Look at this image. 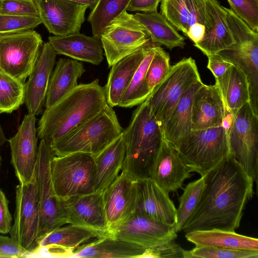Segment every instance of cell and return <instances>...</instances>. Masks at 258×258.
Here are the masks:
<instances>
[{
	"instance_id": "42",
	"label": "cell",
	"mask_w": 258,
	"mask_h": 258,
	"mask_svg": "<svg viewBox=\"0 0 258 258\" xmlns=\"http://www.w3.org/2000/svg\"><path fill=\"white\" fill-rule=\"evenodd\" d=\"M230 10L258 33V0H227Z\"/></svg>"
},
{
	"instance_id": "15",
	"label": "cell",
	"mask_w": 258,
	"mask_h": 258,
	"mask_svg": "<svg viewBox=\"0 0 258 258\" xmlns=\"http://www.w3.org/2000/svg\"><path fill=\"white\" fill-rule=\"evenodd\" d=\"M39 16L50 33L65 36L80 32L89 8L67 0H34Z\"/></svg>"
},
{
	"instance_id": "24",
	"label": "cell",
	"mask_w": 258,
	"mask_h": 258,
	"mask_svg": "<svg viewBox=\"0 0 258 258\" xmlns=\"http://www.w3.org/2000/svg\"><path fill=\"white\" fill-rule=\"evenodd\" d=\"M48 42L56 54L74 59L99 65L104 59L100 37L76 33L48 37Z\"/></svg>"
},
{
	"instance_id": "49",
	"label": "cell",
	"mask_w": 258,
	"mask_h": 258,
	"mask_svg": "<svg viewBox=\"0 0 258 258\" xmlns=\"http://www.w3.org/2000/svg\"><path fill=\"white\" fill-rule=\"evenodd\" d=\"M205 31V26L204 25L196 23L189 27L186 36L195 44L202 40Z\"/></svg>"
},
{
	"instance_id": "4",
	"label": "cell",
	"mask_w": 258,
	"mask_h": 258,
	"mask_svg": "<svg viewBox=\"0 0 258 258\" xmlns=\"http://www.w3.org/2000/svg\"><path fill=\"white\" fill-rule=\"evenodd\" d=\"M122 131L114 110L108 106L49 146L55 156L84 153L95 157L121 135Z\"/></svg>"
},
{
	"instance_id": "3",
	"label": "cell",
	"mask_w": 258,
	"mask_h": 258,
	"mask_svg": "<svg viewBox=\"0 0 258 258\" xmlns=\"http://www.w3.org/2000/svg\"><path fill=\"white\" fill-rule=\"evenodd\" d=\"M122 135L125 155L121 171L134 180L151 178L164 138L161 126L146 100L135 110Z\"/></svg>"
},
{
	"instance_id": "7",
	"label": "cell",
	"mask_w": 258,
	"mask_h": 258,
	"mask_svg": "<svg viewBox=\"0 0 258 258\" xmlns=\"http://www.w3.org/2000/svg\"><path fill=\"white\" fill-rule=\"evenodd\" d=\"M201 80L196 61L191 57L171 66L168 75L146 100L162 128L182 95Z\"/></svg>"
},
{
	"instance_id": "28",
	"label": "cell",
	"mask_w": 258,
	"mask_h": 258,
	"mask_svg": "<svg viewBox=\"0 0 258 258\" xmlns=\"http://www.w3.org/2000/svg\"><path fill=\"white\" fill-rule=\"evenodd\" d=\"M125 155L121 134L111 144L94 157V191L103 192L118 176Z\"/></svg>"
},
{
	"instance_id": "32",
	"label": "cell",
	"mask_w": 258,
	"mask_h": 258,
	"mask_svg": "<svg viewBox=\"0 0 258 258\" xmlns=\"http://www.w3.org/2000/svg\"><path fill=\"white\" fill-rule=\"evenodd\" d=\"M216 83L226 110L233 115L246 103L249 102L248 84L243 71L232 64Z\"/></svg>"
},
{
	"instance_id": "14",
	"label": "cell",
	"mask_w": 258,
	"mask_h": 258,
	"mask_svg": "<svg viewBox=\"0 0 258 258\" xmlns=\"http://www.w3.org/2000/svg\"><path fill=\"white\" fill-rule=\"evenodd\" d=\"M109 235L146 248H152L174 240L175 226L161 223L135 212Z\"/></svg>"
},
{
	"instance_id": "9",
	"label": "cell",
	"mask_w": 258,
	"mask_h": 258,
	"mask_svg": "<svg viewBox=\"0 0 258 258\" xmlns=\"http://www.w3.org/2000/svg\"><path fill=\"white\" fill-rule=\"evenodd\" d=\"M230 156L257 181L258 172V115L249 102L233 115L228 131Z\"/></svg>"
},
{
	"instance_id": "39",
	"label": "cell",
	"mask_w": 258,
	"mask_h": 258,
	"mask_svg": "<svg viewBox=\"0 0 258 258\" xmlns=\"http://www.w3.org/2000/svg\"><path fill=\"white\" fill-rule=\"evenodd\" d=\"M170 68L168 53L157 45L146 73V81L150 94L166 77Z\"/></svg>"
},
{
	"instance_id": "43",
	"label": "cell",
	"mask_w": 258,
	"mask_h": 258,
	"mask_svg": "<svg viewBox=\"0 0 258 258\" xmlns=\"http://www.w3.org/2000/svg\"><path fill=\"white\" fill-rule=\"evenodd\" d=\"M0 14L39 16L34 0H0Z\"/></svg>"
},
{
	"instance_id": "37",
	"label": "cell",
	"mask_w": 258,
	"mask_h": 258,
	"mask_svg": "<svg viewBox=\"0 0 258 258\" xmlns=\"http://www.w3.org/2000/svg\"><path fill=\"white\" fill-rule=\"evenodd\" d=\"M204 186L203 176L188 183L182 195L178 198L179 206L176 209V223L175 230L182 231L184 225L191 217L199 203Z\"/></svg>"
},
{
	"instance_id": "47",
	"label": "cell",
	"mask_w": 258,
	"mask_h": 258,
	"mask_svg": "<svg viewBox=\"0 0 258 258\" xmlns=\"http://www.w3.org/2000/svg\"><path fill=\"white\" fill-rule=\"evenodd\" d=\"M207 68L211 71L215 78L222 76L233 64L222 58L217 53L208 56Z\"/></svg>"
},
{
	"instance_id": "19",
	"label": "cell",
	"mask_w": 258,
	"mask_h": 258,
	"mask_svg": "<svg viewBox=\"0 0 258 258\" xmlns=\"http://www.w3.org/2000/svg\"><path fill=\"white\" fill-rule=\"evenodd\" d=\"M62 201L67 224L109 234L106 227L103 192L76 196Z\"/></svg>"
},
{
	"instance_id": "41",
	"label": "cell",
	"mask_w": 258,
	"mask_h": 258,
	"mask_svg": "<svg viewBox=\"0 0 258 258\" xmlns=\"http://www.w3.org/2000/svg\"><path fill=\"white\" fill-rule=\"evenodd\" d=\"M40 24L39 16L0 14V34L33 29Z\"/></svg>"
},
{
	"instance_id": "10",
	"label": "cell",
	"mask_w": 258,
	"mask_h": 258,
	"mask_svg": "<svg viewBox=\"0 0 258 258\" xmlns=\"http://www.w3.org/2000/svg\"><path fill=\"white\" fill-rule=\"evenodd\" d=\"M53 156L50 146L41 140L35 168L40 210L38 242L47 233L67 224L62 201L55 194L51 182L50 162Z\"/></svg>"
},
{
	"instance_id": "38",
	"label": "cell",
	"mask_w": 258,
	"mask_h": 258,
	"mask_svg": "<svg viewBox=\"0 0 258 258\" xmlns=\"http://www.w3.org/2000/svg\"><path fill=\"white\" fill-rule=\"evenodd\" d=\"M161 14L186 36L188 32V0H161Z\"/></svg>"
},
{
	"instance_id": "25",
	"label": "cell",
	"mask_w": 258,
	"mask_h": 258,
	"mask_svg": "<svg viewBox=\"0 0 258 258\" xmlns=\"http://www.w3.org/2000/svg\"><path fill=\"white\" fill-rule=\"evenodd\" d=\"M155 44L151 41L123 57L111 66L107 82L104 87L107 104L118 106L132 78L149 49Z\"/></svg>"
},
{
	"instance_id": "40",
	"label": "cell",
	"mask_w": 258,
	"mask_h": 258,
	"mask_svg": "<svg viewBox=\"0 0 258 258\" xmlns=\"http://www.w3.org/2000/svg\"><path fill=\"white\" fill-rule=\"evenodd\" d=\"M257 258L258 251L223 248L213 246H196L185 250L184 258Z\"/></svg>"
},
{
	"instance_id": "16",
	"label": "cell",
	"mask_w": 258,
	"mask_h": 258,
	"mask_svg": "<svg viewBox=\"0 0 258 258\" xmlns=\"http://www.w3.org/2000/svg\"><path fill=\"white\" fill-rule=\"evenodd\" d=\"M103 194L106 227L109 234L135 212L136 180L121 171Z\"/></svg>"
},
{
	"instance_id": "36",
	"label": "cell",
	"mask_w": 258,
	"mask_h": 258,
	"mask_svg": "<svg viewBox=\"0 0 258 258\" xmlns=\"http://www.w3.org/2000/svg\"><path fill=\"white\" fill-rule=\"evenodd\" d=\"M25 83L0 72V114L12 113L24 103Z\"/></svg>"
},
{
	"instance_id": "46",
	"label": "cell",
	"mask_w": 258,
	"mask_h": 258,
	"mask_svg": "<svg viewBox=\"0 0 258 258\" xmlns=\"http://www.w3.org/2000/svg\"><path fill=\"white\" fill-rule=\"evenodd\" d=\"M9 201L4 192L0 189V233H10L12 218L9 208Z\"/></svg>"
},
{
	"instance_id": "51",
	"label": "cell",
	"mask_w": 258,
	"mask_h": 258,
	"mask_svg": "<svg viewBox=\"0 0 258 258\" xmlns=\"http://www.w3.org/2000/svg\"><path fill=\"white\" fill-rule=\"evenodd\" d=\"M7 141H8V140L6 137L5 134L2 128L0 123V167L2 162V158L1 156L2 148Z\"/></svg>"
},
{
	"instance_id": "33",
	"label": "cell",
	"mask_w": 258,
	"mask_h": 258,
	"mask_svg": "<svg viewBox=\"0 0 258 258\" xmlns=\"http://www.w3.org/2000/svg\"><path fill=\"white\" fill-rule=\"evenodd\" d=\"M134 16L145 28L153 43L163 45L170 50L184 47V37L161 13L157 11L136 13Z\"/></svg>"
},
{
	"instance_id": "18",
	"label": "cell",
	"mask_w": 258,
	"mask_h": 258,
	"mask_svg": "<svg viewBox=\"0 0 258 258\" xmlns=\"http://www.w3.org/2000/svg\"><path fill=\"white\" fill-rule=\"evenodd\" d=\"M135 212L151 219L171 226L176 223V209L169 192L152 178L136 180Z\"/></svg>"
},
{
	"instance_id": "23",
	"label": "cell",
	"mask_w": 258,
	"mask_h": 258,
	"mask_svg": "<svg viewBox=\"0 0 258 258\" xmlns=\"http://www.w3.org/2000/svg\"><path fill=\"white\" fill-rule=\"evenodd\" d=\"M177 151L164 140L155 161L151 178L168 192L181 188L191 176Z\"/></svg>"
},
{
	"instance_id": "50",
	"label": "cell",
	"mask_w": 258,
	"mask_h": 258,
	"mask_svg": "<svg viewBox=\"0 0 258 258\" xmlns=\"http://www.w3.org/2000/svg\"><path fill=\"white\" fill-rule=\"evenodd\" d=\"M79 4L86 5L92 9L98 0H67Z\"/></svg>"
},
{
	"instance_id": "11",
	"label": "cell",
	"mask_w": 258,
	"mask_h": 258,
	"mask_svg": "<svg viewBox=\"0 0 258 258\" xmlns=\"http://www.w3.org/2000/svg\"><path fill=\"white\" fill-rule=\"evenodd\" d=\"M100 39L109 67L151 41L143 26L126 10L109 23Z\"/></svg>"
},
{
	"instance_id": "13",
	"label": "cell",
	"mask_w": 258,
	"mask_h": 258,
	"mask_svg": "<svg viewBox=\"0 0 258 258\" xmlns=\"http://www.w3.org/2000/svg\"><path fill=\"white\" fill-rule=\"evenodd\" d=\"M36 116L26 114L17 133L8 141L11 151V163L21 184L32 179L38 159Z\"/></svg>"
},
{
	"instance_id": "2",
	"label": "cell",
	"mask_w": 258,
	"mask_h": 258,
	"mask_svg": "<svg viewBox=\"0 0 258 258\" xmlns=\"http://www.w3.org/2000/svg\"><path fill=\"white\" fill-rule=\"evenodd\" d=\"M108 106L98 79L78 85L56 104L45 108L38 122L37 137L50 145Z\"/></svg>"
},
{
	"instance_id": "31",
	"label": "cell",
	"mask_w": 258,
	"mask_h": 258,
	"mask_svg": "<svg viewBox=\"0 0 258 258\" xmlns=\"http://www.w3.org/2000/svg\"><path fill=\"white\" fill-rule=\"evenodd\" d=\"M185 237L196 246L258 251V239L218 229L197 230L185 233Z\"/></svg>"
},
{
	"instance_id": "5",
	"label": "cell",
	"mask_w": 258,
	"mask_h": 258,
	"mask_svg": "<svg viewBox=\"0 0 258 258\" xmlns=\"http://www.w3.org/2000/svg\"><path fill=\"white\" fill-rule=\"evenodd\" d=\"M177 151L189 171L202 176L230 156L228 130L221 124L191 131Z\"/></svg>"
},
{
	"instance_id": "44",
	"label": "cell",
	"mask_w": 258,
	"mask_h": 258,
	"mask_svg": "<svg viewBox=\"0 0 258 258\" xmlns=\"http://www.w3.org/2000/svg\"><path fill=\"white\" fill-rule=\"evenodd\" d=\"M188 30L196 23L204 25L206 27L208 23L206 0H188Z\"/></svg>"
},
{
	"instance_id": "27",
	"label": "cell",
	"mask_w": 258,
	"mask_h": 258,
	"mask_svg": "<svg viewBox=\"0 0 258 258\" xmlns=\"http://www.w3.org/2000/svg\"><path fill=\"white\" fill-rule=\"evenodd\" d=\"M196 82L182 95L164 124V140L176 150L188 138L191 132V105L194 95L203 84Z\"/></svg>"
},
{
	"instance_id": "17",
	"label": "cell",
	"mask_w": 258,
	"mask_h": 258,
	"mask_svg": "<svg viewBox=\"0 0 258 258\" xmlns=\"http://www.w3.org/2000/svg\"><path fill=\"white\" fill-rule=\"evenodd\" d=\"M104 235L105 234L79 226H62L45 235L39 241L37 248L27 257H69L83 245Z\"/></svg>"
},
{
	"instance_id": "20",
	"label": "cell",
	"mask_w": 258,
	"mask_h": 258,
	"mask_svg": "<svg viewBox=\"0 0 258 258\" xmlns=\"http://www.w3.org/2000/svg\"><path fill=\"white\" fill-rule=\"evenodd\" d=\"M56 54L49 42L43 44L28 80L25 83L24 103L28 113L35 116L41 113L45 104Z\"/></svg>"
},
{
	"instance_id": "34",
	"label": "cell",
	"mask_w": 258,
	"mask_h": 258,
	"mask_svg": "<svg viewBox=\"0 0 258 258\" xmlns=\"http://www.w3.org/2000/svg\"><path fill=\"white\" fill-rule=\"evenodd\" d=\"M157 45L148 51L136 71L132 79L123 94L118 106L130 108L144 102L150 94L146 81V73L154 55Z\"/></svg>"
},
{
	"instance_id": "1",
	"label": "cell",
	"mask_w": 258,
	"mask_h": 258,
	"mask_svg": "<svg viewBox=\"0 0 258 258\" xmlns=\"http://www.w3.org/2000/svg\"><path fill=\"white\" fill-rule=\"evenodd\" d=\"M198 205L182 230L218 229L235 231L252 197L254 181L231 156L204 175Z\"/></svg>"
},
{
	"instance_id": "35",
	"label": "cell",
	"mask_w": 258,
	"mask_h": 258,
	"mask_svg": "<svg viewBox=\"0 0 258 258\" xmlns=\"http://www.w3.org/2000/svg\"><path fill=\"white\" fill-rule=\"evenodd\" d=\"M130 1L98 0L87 19L91 25L93 35L100 37L109 23L126 10Z\"/></svg>"
},
{
	"instance_id": "8",
	"label": "cell",
	"mask_w": 258,
	"mask_h": 258,
	"mask_svg": "<svg viewBox=\"0 0 258 258\" xmlns=\"http://www.w3.org/2000/svg\"><path fill=\"white\" fill-rule=\"evenodd\" d=\"M42 43L40 35L33 29L0 34V72L25 83Z\"/></svg>"
},
{
	"instance_id": "48",
	"label": "cell",
	"mask_w": 258,
	"mask_h": 258,
	"mask_svg": "<svg viewBox=\"0 0 258 258\" xmlns=\"http://www.w3.org/2000/svg\"><path fill=\"white\" fill-rule=\"evenodd\" d=\"M160 1L161 0H131L126 8V11L143 13L157 12Z\"/></svg>"
},
{
	"instance_id": "30",
	"label": "cell",
	"mask_w": 258,
	"mask_h": 258,
	"mask_svg": "<svg viewBox=\"0 0 258 258\" xmlns=\"http://www.w3.org/2000/svg\"><path fill=\"white\" fill-rule=\"evenodd\" d=\"M217 54L238 67L245 74L248 84L249 103L253 112L258 115V43L244 48L232 45Z\"/></svg>"
},
{
	"instance_id": "22",
	"label": "cell",
	"mask_w": 258,
	"mask_h": 258,
	"mask_svg": "<svg viewBox=\"0 0 258 258\" xmlns=\"http://www.w3.org/2000/svg\"><path fill=\"white\" fill-rule=\"evenodd\" d=\"M208 23L203 38L194 44L208 56L225 49L235 41L229 27L226 12L217 0H206Z\"/></svg>"
},
{
	"instance_id": "29",
	"label": "cell",
	"mask_w": 258,
	"mask_h": 258,
	"mask_svg": "<svg viewBox=\"0 0 258 258\" xmlns=\"http://www.w3.org/2000/svg\"><path fill=\"white\" fill-rule=\"evenodd\" d=\"M79 60L60 58L50 76L45 106L48 108L71 92L78 85V80L85 72Z\"/></svg>"
},
{
	"instance_id": "45",
	"label": "cell",
	"mask_w": 258,
	"mask_h": 258,
	"mask_svg": "<svg viewBox=\"0 0 258 258\" xmlns=\"http://www.w3.org/2000/svg\"><path fill=\"white\" fill-rule=\"evenodd\" d=\"M28 252L8 236L0 235V257H27Z\"/></svg>"
},
{
	"instance_id": "6",
	"label": "cell",
	"mask_w": 258,
	"mask_h": 258,
	"mask_svg": "<svg viewBox=\"0 0 258 258\" xmlns=\"http://www.w3.org/2000/svg\"><path fill=\"white\" fill-rule=\"evenodd\" d=\"M94 157L84 153L53 156L50 162L51 182L61 200L94 191Z\"/></svg>"
},
{
	"instance_id": "21",
	"label": "cell",
	"mask_w": 258,
	"mask_h": 258,
	"mask_svg": "<svg viewBox=\"0 0 258 258\" xmlns=\"http://www.w3.org/2000/svg\"><path fill=\"white\" fill-rule=\"evenodd\" d=\"M226 109L215 85L203 83L196 91L191 105V131L218 126L222 124Z\"/></svg>"
},
{
	"instance_id": "26",
	"label": "cell",
	"mask_w": 258,
	"mask_h": 258,
	"mask_svg": "<svg viewBox=\"0 0 258 258\" xmlns=\"http://www.w3.org/2000/svg\"><path fill=\"white\" fill-rule=\"evenodd\" d=\"M148 252L149 248L107 234L83 245L69 257H148Z\"/></svg>"
},
{
	"instance_id": "12",
	"label": "cell",
	"mask_w": 258,
	"mask_h": 258,
	"mask_svg": "<svg viewBox=\"0 0 258 258\" xmlns=\"http://www.w3.org/2000/svg\"><path fill=\"white\" fill-rule=\"evenodd\" d=\"M39 221L40 210L35 171L29 182L20 183L16 187L14 222L10 232L11 237L28 251V254L38 247Z\"/></svg>"
}]
</instances>
